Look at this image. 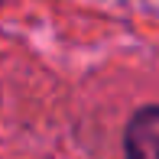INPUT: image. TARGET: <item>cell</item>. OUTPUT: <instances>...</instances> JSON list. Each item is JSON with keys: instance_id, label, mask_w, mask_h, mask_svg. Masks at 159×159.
<instances>
[{"instance_id": "cell-1", "label": "cell", "mask_w": 159, "mask_h": 159, "mask_svg": "<svg viewBox=\"0 0 159 159\" xmlns=\"http://www.w3.org/2000/svg\"><path fill=\"white\" fill-rule=\"evenodd\" d=\"M127 159H159V107H143L130 117L124 136Z\"/></svg>"}]
</instances>
